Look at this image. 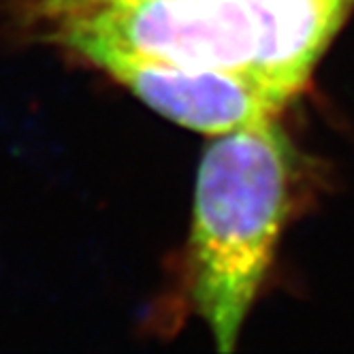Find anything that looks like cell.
<instances>
[{
    "instance_id": "1",
    "label": "cell",
    "mask_w": 354,
    "mask_h": 354,
    "mask_svg": "<svg viewBox=\"0 0 354 354\" xmlns=\"http://www.w3.org/2000/svg\"><path fill=\"white\" fill-rule=\"evenodd\" d=\"M292 207V147L273 120L205 149L190 233V297L220 352L235 350Z\"/></svg>"
},
{
    "instance_id": "2",
    "label": "cell",
    "mask_w": 354,
    "mask_h": 354,
    "mask_svg": "<svg viewBox=\"0 0 354 354\" xmlns=\"http://www.w3.org/2000/svg\"><path fill=\"white\" fill-rule=\"evenodd\" d=\"M52 21L56 43L98 66L131 58L265 82L275 47L271 0H111Z\"/></svg>"
},
{
    "instance_id": "3",
    "label": "cell",
    "mask_w": 354,
    "mask_h": 354,
    "mask_svg": "<svg viewBox=\"0 0 354 354\" xmlns=\"http://www.w3.org/2000/svg\"><path fill=\"white\" fill-rule=\"evenodd\" d=\"M100 68L160 115L205 135H226L273 120L288 103L257 75L241 71L131 58L105 62Z\"/></svg>"
},
{
    "instance_id": "4",
    "label": "cell",
    "mask_w": 354,
    "mask_h": 354,
    "mask_svg": "<svg viewBox=\"0 0 354 354\" xmlns=\"http://www.w3.org/2000/svg\"><path fill=\"white\" fill-rule=\"evenodd\" d=\"M111 3V0H41L43 13L52 19L58 15H66V13H75L82 9H90L96 5H105Z\"/></svg>"
},
{
    "instance_id": "5",
    "label": "cell",
    "mask_w": 354,
    "mask_h": 354,
    "mask_svg": "<svg viewBox=\"0 0 354 354\" xmlns=\"http://www.w3.org/2000/svg\"><path fill=\"white\" fill-rule=\"evenodd\" d=\"M333 3H339V5H346V7H354V0H333Z\"/></svg>"
}]
</instances>
